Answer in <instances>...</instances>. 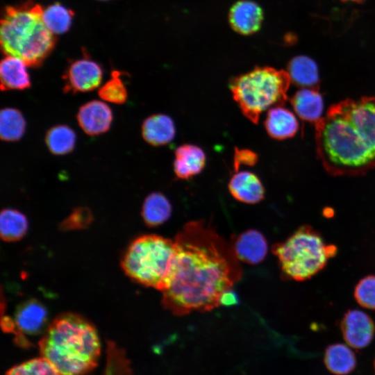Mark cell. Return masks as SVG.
<instances>
[{
	"mask_svg": "<svg viewBox=\"0 0 375 375\" xmlns=\"http://www.w3.org/2000/svg\"><path fill=\"white\" fill-rule=\"evenodd\" d=\"M176 253L162 304L176 316L220 306L222 294L242 276L231 244L203 220L189 222L174 238Z\"/></svg>",
	"mask_w": 375,
	"mask_h": 375,
	"instance_id": "cell-1",
	"label": "cell"
},
{
	"mask_svg": "<svg viewBox=\"0 0 375 375\" xmlns=\"http://www.w3.org/2000/svg\"><path fill=\"white\" fill-rule=\"evenodd\" d=\"M317 155L332 176H358L375 167V97L332 105L315 124Z\"/></svg>",
	"mask_w": 375,
	"mask_h": 375,
	"instance_id": "cell-2",
	"label": "cell"
},
{
	"mask_svg": "<svg viewBox=\"0 0 375 375\" xmlns=\"http://www.w3.org/2000/svg\"><path fill=\"white\" fill-rule=\"evenodd\" d=\"M40 353L58 375H85L97 365L100 341L97 329L88 319L64 313L50 324L39 341Z\"/></svg>",
	"mask_w": 375,
	"mask_h": 375,
	"instance_id": "cell-3",
	"label": "cell"
},
{
	"mask_svg": "<svg viewBox=\"0 0 375 375\" xmlns=\"http://www.w3.org/2000/svg\"><path fill=\"white\" fill-rule=\"evenodd\" d=\"M42 6L32 0L5 7L0 43L5 56L22 60L28 67L40 66L53 50L56 38L46 26Z\"/></svg>",
	"mask_w": 375,
	"mask_h": 375,
	"instance_id": "cell-4",
	"label": "cell"
},
{
	"mask_svg": "<svg viewBox=\"0 0 375 375\" xmlns=\"http://www.w3.org/2000/svg\"><path fill=\"white\" fill-rule=\"evenodd\" d=\"M291 82L287 71L257 67L234 78L229 87L243 115L258 124L261 113L285 102Z\"/></svg>",
	"mask_w": 375,
	"mask_h": 375,
	"instance_id": "cell-5",
	"label": "cell"
},
{
	"mask_svg": "<svg viewBox=\"0 0 375 375\" xmlns=\"http://www.w3.org/2000/svg\"><path fill=\"white\" fill-rule=\"evenodd\" d=\"M175 253L174 239L156 234L142 235L128 246L122 267L135 282L162 292L166 287Z\"/></svg>",
	"mask_w": 375,
	"mask_h": 375,
	"instance_id": "cell-6",
	"label": "cell"
},
{
	"mask_svg": "<svg viewBox=\"0 0 375 375\" xmlns=\"http://www.w3.org/2000/svg\"><path fill=\"white\" fill-rule=\"evenodd\" d=\"M272 251L283 276L302 281L320 272L336 254L337 248L325 243L319 233L305 225L285 241L274 244Z\"/></svg>",
	"mask_w": 375,
	"mask_h": 375,
	"instance_id": "cell-7",
	"label": "cell"
},
{
	"mask_svg": "<svg viewBox=\"0 0 375 375\" xmlns=\"http://www.w3.org/2000/svg\"><path fill=\"white\" fill-rule=\"evenodd\" d=\"M103 79L102 67L87 56L72 60L62 75V90L76 94L91 92L98 88Z\"/></svg>",
	"mask_w": 375,
	"mask_h": 375,
	"instance_id": "cell-8",
	"label": "cell"
},
{
	"mask_svg": "<svg viewBox=\"0 0 375 375\" xmlns=\"http://www.w3.org/2000/svg\"><path fill=\"white\" fill-rule=\"evenodd\" d=\"M80 128L88 135L97 136L106 133L110 128L113 115L104 101L92 100L83 104L76 114Z\"/></svg>",
	"mask_w": 375,
	"mask_h": 375,
	"instance_id": "cell-9",
	"label": "cell"
},
{
	"mask_svg": "<svg viewBox=\"0 0 375 375\" xmlns=\"http://www.w3.org/2000/svg\"><path fill=\"white\" fill-rule=\"evenodd\" d=\"M341 329L346 342L355 349L366 347L372 341L375 326L371 317L358 310L346 312L342 322Z\"/></svg>",
	"mask_w": 375,
	"mask_h": 375,
	"instance_id": "cell-10",
	"label": "cell"
},
{
	"mask_svg": "<svg viewBox=\"0 0 375 375\" xmlns=\"http://www.w3.org/2000/svg\"><path fill=\"white\" fill-rule=\"evenodd\" d=\"M230 244L239 261L251 265L261 262L268 250L266 238L256 229H249L234 235Z\"/></svg>",
	"mask_w": 375,
	"mask_h": 375,
	"instance_id": "cell-11",
	"label": "cell"
},
{
	"mask_svg": "<svg viewBox=\"0 0 375 375\" xmlns=\"http://www.w3.org/2000/svg\"><path fill=\"white\" fill-rule=\"evenodd\" d=\"M206 162V153L200 147L183 144L174 152L173 169L178 178L189 180L202 172Z\"/></svg>",
	"mask_w": 375,
	"mask_h": 375,
	"instance_id": "cell-12",
	"label": "cell"
},
{
	"mask_svg": "<svg viewBox=\"0 0 375 375\" xmlns=\"http://www.w3.org/2000/svg\"><path fill=\"white\" fill-rule=\"evenodd\" d=\"M228 188L232 197L240 202L255 204L264 199L265 188L254 173L236 172L228 181Z\"/></svg>",
	"mask_w": 375,
	"mask_h": 375,
	"instance_id": "cell-13",
	"label": "cell"
},
{
	"mask_svg": "<svg viewBox=\"0 0 375 375\" xmlns=\"http://www.w3.org/2000/svg\"><path fill=\"white\" fill-rule=\"evenodd\" d=\"M228 16L233 30L242 35L256 33L260 28L263 19L261 8L255 2L247 0L235 3Z\"/></svg>",
	"mask_w": 375,
	"mask_h": 375,
	"instance_id": "cell-14",
	"label": "cell"
},
{
	"mask_svg": "<svg viewBox=\"0 0 375 375\" xmlns=\"http://www.w3.org/2000/svg\"><path fill=\"white\" fill-rule=\"evenodd\" d=\"M141 134L144 140L150 145L160 147L174 140L176 127L169 116L158 113L149 116L143 121Z\"/></svg>",
	"mask_w": 375,
	"mask_h": 375,
	"instance_id": "cell-15",
	"label": "cell"
},
{
	"mask_svg": "<svg viewBox=\"0 0 375 375\" xmlns=\"http://www.w3.org/2000/svg\"><path fill=\"white\" fill-rule=\"evenodd\" d=\"M264 125L267 134L278 140L292 138L299 129L296 115L282 106L268 110Z\"/></svg>",
	"mask_w": 375,
	"mask_h": 375,
	"instance_id": "cell-16",
	"label": "cell"
},
{
	"mask_svg": "<svg viewBox=\"0 0 375 375\" xmlns=\"http://www.w3.org/2000/svg\"><path fill=\"white\" fill-rule=\"evenodd\" d=\"M27 67L20 58L5 56L0 64L1 90H24L29 88L31 82Z\"/></svg>",
	"mask_w": 375,
	"mask_h": 375,
	"instance_id": "cell-17",
	"label": "cell"
},
{
	"mask_svg": "<svg viewBox=\"0 0 375 375\" xmlns=\"http://www.w3.org/2000/svg\"><path fill=\"white\" fill-rule=\"evenodd\" d=\"M290 103L303 121L315 124L322 117L324 100L319 89L301 88L290 99Z\"/></svg>",
	"mask_w": 375,
	"mask_h": 375,
	"instance_id": "cell-18",
	"label": "cell"
},
{
	"mask_svg": "<svg viewBox=\"0 0 375 375\" xmlns=\"http://www.w3.org/2000/svg\"><path fill=\"white\" fill-rule=\"evenodd\" d=\"M47 319L43 305L36 300L23 303L17 310L15 322L19 333L34 335L44 326Z\"/></svg>",
	"mask_w": 375,
	"mask_h": 375,
	"instance_id": "cell-19",
	"label": "cell"
},
{
	"mask_svg": "<svg viewBox=\"0 0 375 375\" xmlns=\"http://www.w3.org/2000/svg\"><path fill=\"white\" fill-rule=\"evenodd\" d=\"M291 81L301 88L319 89V76L316 62L306 56L294 57L288 63Z\"/></svg>",
	"mask_w": 375,
	"mask_h": 375,
	"instance_id": "cell-20",
	"label": "cell"
},
{
	"mask_svg": "<svg viewBox=\"0 0 375 375\" xmlns=\"http://www.w3.org/2000/svg\"><path fill=\"white\" fill-rule=\"evenodd\" d=\"M172 212L170 201L159 192H153L147 196L142 207V218L149 227H156L166 222Z\"/></svg>",
	"mask_w": 375,
	"mask_h": 375,
	"instance_id": "cell-21",
	"label": "cell"
},
{
	"mask_svg": "<svg viewBox=\"0 0 375 375\" xmlns=\"http://www.w3.org/2000/svg\"><path fill=\"white\" fill-rule=\"evenodd\" d=\"M76 136L74 131L67 125L57 124L49 128L44 137L49 151L56 156L71 153L76 145Z\"/></svg>",
	"mask_w": 375,
	"mask_h": 375,
	"instance_id": "cell-22",
	"label": "cell"
},
{
	"mask_svg": "<svg viewBox=\"0 0 375 375\" xmlns=\"http://www.w3.org/2000/svg\"><path fill=\"white\" fill-rule=\"evenodd\" d=\"M324 362L328 369L337 375L350 373L356 365L353 352L342 344L328 346L325 351Z\"/></svg>",
	"mask_w": 375,
	"mask_h": 375,
	"instance_id": "cell-23",
	"label": "cell"
},
{
	"mask_svg": "<svg viewBox=\"0 0 375 375\" xmlns=\"http://www.w3.org/2000/svg\"><path fill=\"white\" fill-rule=\"evenodd\" d=\"M26 120L22 112L15 108L6 107L0 112V137L5 142H16L24 135Z\"/></svg>",
	"mask_w": 375,
	"mask_h": 375,
	"instance_id": "cell-24",
	"label": "cell"
},
{
	"mask_svg": "<svg viewBox=\"0 0 375 375\" xmlns=\"http://www.w3.org/2000/svg\"><path fill=\"white\" fill-rule=\"evenodd\" d=\"M27 229L28 221L24 214L12 208L2 210L0 215V233L3 240L13 242L20 240Z\"/></svg>",
	"mask_w": 375,
	"mask_h": 375,
	"instance_id": "cell-25",
	"label": "cell"
},
{
	"mask_svg": "<svg viewBox=\"0 0 375 375\" xmlns=\"http://www.w3.org/2000/svg\"><path fill=\"white\" fill-rule=\"evenodd\" d=\"M44 22L47 28L55 35L66 33L72 23V12L56 3L43 10Z\"/></svg>",
	"mask_w": 375,
	"mask_h": 375,
	"instance_id": "cell-26",
	"label": "cell"
},
{
	"mask_svg": "<svg viewBox=\"0 0 375 375\" xmlns=\"http://www.w3.org/2000/svg\"><path fill=\"white\" fill-rule=\"evenodd\" d=\"M122 72L112 70L110 78L98 90V95L103 101L122 105L128 97L127 88L121 76Z\"/></svg>",
	"mask_w": 375,
	"mask_h": 375,
	"instance_id": "cell-27",
	"label": "cell"
},
{
	"mask_svg": "<svg viewBox=\"0 0 375 375\" xmlns=\"http://www.w3.org/2000/svg\"><path fill=\"white\" fill-rule=\"evenodd\" d=\"M5 375H58V374L52 365L41 356L13 366L6 372Z\"/></svg>",
	"mask_w": 375,
	"mask_h": 375,
	"instance_id": "cell-28",
	"label": "cell"
},
{
	"mask_svg": "<svg viewBox=\"0 0 375 375\" xmlns=\"http://www.w3.org/2000/svg\"><path fill=\"white\" fill-rule=\"evenodd\" d=\"M354 296L364 308L375 310V276H367L356 285Z\"/></svg>",
	"mask_w": 375,
	"mask_h": 375,
	"instance_id": "cell-29",
	"label": "cell"
},
{
	"mask_svg": "<svg viewBox=\"0 0 375 375\" xmlns=\"http://www.w3.org/2000/svg\"><path fill=\"white\" fill-rule=\"evenodd\" d=\"M108 355V365L105 375H132L128 362L120 349L110 344Z\"/></svg>",
	"mask_w": 375,
	"mask_h": 375,
	"instance_id": "cell-30",
	"label": "cell"
},
{
	"mask_svg": "<svg viewBox=\"0 0 375 375\" xmlns=\"http://www.w3.org/2000/svg\"><path fill=\"white\" fill-rule=\"evenodd\" d=\"M92 220V215L90 209L85 206H79L73 210L60 224L62 230H74L87 227Z\"/></svg>",
	"mask_w": 375,
	"mask_h": 375,
	"instance_id": "cell-31",
	"label": "cell"
},
{
	"mask_svg": "<svg viewBox=\"0 0 375 375\" xmlns=\"http://www.w3.org/2000/svg\"><path fill=\"white\" fill-rule=\"evenodd\" d=\"M258 161V154L249 149L235 147L233 153V168L238 172L242 165L252 167Z\"/></svg>",
	"mask_w": 375,
	"mask_h": 375,
	"instance_id": "cell-32",
	"label": "cell"
},
{
	"mask_svg": "<svg viewBox=\"0 0 375 375\" xmlns=\"http://www.w3.org/2000/svg\"><path fill=\"white\" fill-rule=\"evenodd\" d=\"M238 303V298L236 293L232 289L225 291L220 299V305L229 306Z\"/></svg>",
	"mask_w": 375,
	"mask_h": 375,
	"instance_id": "cell-33",
	"label": "cell"
},
{
	"mask_svg": "<svg viewBox=\"0 0 375 375\" xmlns=\"http://www.w3.org/2000/svg\"><path fill=\"white\" fill-rule=\"evenodd\" d=\"M344 1H353V2H361L363 0H342Z\"/></svg>",
	"mask_w": 375,
	"mask_h": 375,
	"instance_id": "cell-34",
	"label": "cell"
},
{
	"mask_svg": "<svg viewBox=\"0 0 375 375\" xmlns=\"http://www.w3.org/2000/svg\"><path fill=\"white\" fill-rule=\"evenodd\" d=\"M98 1H108V0H98Z\"/></svg>",
	"mask_w": 375,
	"mask_h": 375,
	"instance_id": "cell-35",
	"label": "cell"
},
{
	"mask_svg": "<svg viewBox=\"0 0 375 375\" xmlns=\"http://www.w3.org/2000/svg\"><path fill=\"white\" fill-rule=\"evenodd\" d=\"M374 368H375V361H374Z\"/></svg>",
	"mask_w": 375,
	"mask_h": 375,
	"instance_id": "cell-36",
	"label": "cell"
}]
</instances>
